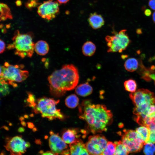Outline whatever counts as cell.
I'll return each instance as SVG.
<instances>
[{
	"mask_svg": "<svg viewBox=\"0 0 155 155\" xmlns=\"http://www.w3.org/2000/svg\"><path fill=\"white\" fill-rule=\"evenodd\" d=\"M79 108V118L86 122L88 129L94 134L106 131L112 121L113 114L104 105L94 104L85 100Z\"/></svg>",
	"mask_w": 155,
	"mask_h": 155,
	"instance_id": "obj_1",
	"label": "cell"
},
{
	"mask_svg": "<svg viewBox=\"0 0 155 155\" xmlns=\"http://www.w3.org/2000/svg\"><path fill=\"white\" fill-rule=\"evenodd\" d=\"M77 68L74 65H63L60 69L55 71L48 77L51 94L55 97L60 96L66 91L74 89L79 80Z\"/></svg>",
	"mask_w": 155,
	"mask_h": 155,
	"instance_id": "obj_2",
	"label": "cell"
},
{
	"mask_svg": "<svg viewBox=\"0 0 155 155\" xmlns=\"http://www.w3.org/2000/svg\"><path fill=\"white\" fill-rule=\"evenodd\" d=\"M12 40V44L8 45V49H15V54L22 58L26 56L30 57L32 56L35 44L33 42L31 34H20L18 30L15 32Z\"/></svg>",
	"mask_w": 155,
	"mask_h": 155,
	"instance_id": "obj_3",
	"label": "cell"
},
{
	"mask_svg": "<svg viewBox=\"0 0 155 155\" xmlns=\"http://www.w3.org/2000/svg\"><path fill=\"white\" fill-rule=\"evenodd\" d=\"M59 101V100L45 97L40 98L34 107V112L40 113L42 117L47 118L50 120L56 119H62L64 118V115L60 110L56 107Z\"/></svg>",
	"mask_w": 155,
	"mask_h": 155,
	"instance_id": "obj_4",
	"label": "cell"
},
{
	"mask_svg": "<svg viewBox=\"0 0 155 155\" xmlns=\"http://www.w3.org/2000/svg\"><path fill=\"white\" fill-rule=\"evenodd\" d=\"M23 65H12L5 62L4 66L0 67V79L3 80L8 84L16 87V82H21L28 78V72L21 69Z\"/></svg>",
	"mask_w": 155,
	"mask_h": 155,
	"instance_id": "obj_5",
	"label": "cell"
},
{
	"mask_svg": "<svg viewBox=\"0 0 155 155\" xmlns=\"http://www.w3.org/2000/svg\"><path fill=\"white\" fill-rule=\"evenodd\" d=\"M126 31L123 30L114 35L106 36L108 53H121L126 49L130 42Z\"/></svg>",
	"mask_w": 155,
	"mask_h": 155,
	"instance_id": "obj_6",
	"label": "cell"
},
{
	"mask_svg": "<svg viewBox=\"0 0 155 155\" xmlns=\"http://www.w3.org/2000/svg\"><path fill=\"white\" fill-rule=\"evenodd\" d=\"M108 142L105 137L101 134L90 136L85 144L91 155H102Z\"/></svg>",
	"mask_w": 155,
	"mask_h": 155,
	"instance_id": "obj_7",
	"label": "cell"
},
{
	"mask_svg": "<svg viewBox=\"0 0 155 155\" xmlns=\"http://www.w3.org/2000/svg\"><path fill=\"white\" fill-rule=\"evenodd\" d=\"M58 2L52 0L44 2L38 7V14L42 18L48 20L54 18L59 13Z\"/></svg>",
	"mask_w": 155,
	"mask_h": 155,
	"instance_id": "obj_8",
	"label": "cell"
},
{
	"mask_svg": "<svg viewBox=\"0 0 155 155\" xmlns=\"http://www.w3.org/2000/svg\"><path fill=\"white\" fill-rule=\"evenodd\" d=\"M50 136L49 138V145L51 151L54 155H65L70 154L69 150L64 141L57 133L53 131L50 132Z\"/></svg>",
	"mask_w": 155,
	"mask_h": 155,
	"instance_id": "obj_9",
	"label": "cell"
},
{
	"mask_svg": "<svg viewBox=\"0 0 155 155\" xmlns=\"http://www.w3.org/2000/svg\"><path fill=\"white\" fill-rule=\"evenodd\" d=\"M30 146L29 142H26L20 136H15L9 140L5 146L6 150L10 152L11 155H22Z\"/></svg>",
	"mask_w": 155,
	"mask_h": 155,
	"instance_id": "obj_10",
	"label": "cell"
},
{
	"mask_svg": "<svg viewBox=\"0 0 155 155\" xmlns=\"http://www.w3.org/2000/svg\"><path fill=\"white\" fill-rule=\"evenodd\" d=\"M121 135V141L129 153H136L140 152L145 144L143 140H129L123 135Z\"/></svg>",
	"mask_w": 155,
	"mask_h": 155,
	"instance_id": "obj_11",
	"label": "cell"
},
{
	"mask_svg": "<svg viewBox=\"0 0 155 155\" xmlns=\"http://www.w3.org/2000/svg\"><path fill=\"white\" fill-rule=\"evenodd\" d=\"M86 133L85 131L83 129L80 130L77 128L68 129L63 132L62 138L66 143L70 144L80 139L82 134L86 135Z\"/></svg>",
	"mask_w": 155,
	"mask_h": 155,
	"instance_id": "obj_12",
	"label": "cell"
},
{
	"mask_svg": "<svg viewBox=\"0 0 155 155\" xmlns=\"http://www.w3.org/2000/svg\"><path fill=\"white\" fill-rule=\"evenodd\" d=\"M70 155H91L87 150L85 144L80 139L69 145Z\"/></svg>",
	"mask_w": 155,
	"mask_h": 155,
	"instance_id": "obj_13",
	"label": "cell"
},
{
	"mask_svg": "<svg viewBox=\"0 0 155 155\" xmlns=\"http://www.w3.org/2000/svg\"><path fill=\"white\" fill-rule=\"evenodd\" d=\"M146 90L139 89L129 94V97L136 107L146 103L148 104L147 102L146 97Z\"/></svg>",
	"mask_w": 155,
	"mask_h": 155,
	"instance_id": "obj_14",
	"label": "cell"
},
{
	"mask_svg": "<svg viewBox=\"0 0 155 155\" xmlns=\"http://www.w3.org/2000/svg\"><path fill=\"white\" fill-rule=\"evenodd\" d=\"M88 21L90 25L94 29L101 28L104 24V21L102 16L96 12L90 14Z\"/></svg>",
	"mask_w": 155,
	"mask_h": 155,
	"instance_id": "obj_15",
	"label": "cell"
},
{
	"mask_svg": "<svg viewBox=\"0 0 155 155\" xmlns=\"http://www.w3.org/2000/svg\"><path fill=\"white\" fill-rule=\"evenodd\" d=\"M92 87L88 82L79 85L75 89L76 93L82 96H86L90 95L92 93Z\"/></svg>",
	"mask_w": 155,
	"mask_h": 155,
	"instance_id": "obj_16",
	"label": "cell"
},
{
	"mask_svg": "<svg viewBox=\"0 0 155 155\" xmlns=\"http://www.w3.org/2000/svg\"><path fill=\"white\" fill-rule=\"evenodd\" d=\"M34 49L38 54L44 55L48 53L49 49V46L46 41L42 40H39L35 44Z\"/></svg>",
	"mask_w": 155,
	"mask_h": 155,
	"instance_id": "obj_17",
	"label": "cell"
},
{
	"mask_svg": "<svg viewBox=\"0 0 155 155\" xmlns=\"http://www.w3.org/2000/svg\"><path fill=\"white\" fill-rule=\"evenodd\" d=\"M96 49V45L93 42L87 41L83 44L82 51L84 55L86 56L90 57L94 54Z\"/></svg>",
	"mask_w": 155,
	"mask_h": 155,
	"instance_id": "obj_18",
	"label": "cell"
},
{
	"mask_svg": "<svg viewBox=\"0 0 155 155\" xmlns=\"http://www.w3.org/2000/svg\"><path fill=\"white\" fill-rule=\"evenodd\" d=\"M138 62L137 60L134 58H130L125 62L124 66L128 71L133 72L136 70L138 68Z\"/></svg>",
	"mask_w": 155,
	"mask_h": 155,
	"instance_id": "obj_19",
	"label": "cell"
},
{
	"mask_svg": "<svg viewBox=\"0 0 155 155\" xmlns=\"http://www.w3.org/2000/svg\"><path fill=\"white\" fill-rule=\"evenodd\" d=\"M79 99L77 96L74 94H72L67 97L65 102L66 106L70 108H74L78 105Z\"/></svg>",
	"mask_w": 155,
	"mask_h": 155,
	"instance_id": "obj_20",
	"label": "cell"
},
{
	"mask_svg": "<svg viewBox=\"0 0 155 155\" xmlns=\"http://www.w3.org/2000/svg\"><path fill=\"white\" fill-rule=\"evenodd\" d=\"M0 12L1 20H4L7 18H12L10 9L6 5L3 3H1Z\"/></svg>",
	"mask_w": 155,
	"mask_h": 155,
	"instance_id": "obj_21",
	"label": "cell"
},
{
	"mask_svg": "<svg viewBox=\"0 0 155 155\" xmlns=\"http://www.w3.org/2000/svg\"><path fill=\"white\" fill-rule=\"evenodd\" d=\"M114 143L116 146L114 155H129V152L121 141H116Z\"/></svg>",
	"mask_w": 155,
	"mask_h": 155,
	"instance_id": "obj_22",
	"label": "cell"
},
{
	"mask_svg": "<svg viewBox=\"0 0 155 155\" xmlns=\"http://www.w3.org/2000/svg\"><path fill=\"white\" fill-rule=\"evenodd\" d=\"M136 131L140 135L145 143L148 140L150 132L148 128L146 126H142L136 129Z\"/></svg>",
	"mask_w": 155,
	"mask_h": 155,
	"instance_id": "obj_23",
	"label": "cell"
},
{
	"mask_svg": "<svg viewBox=\"0 0 155 155\" xmlns=\"http://www.w3.org/2000/svg\"><path fill=\"white\" fill-rule=\"evenodd\" d=\"M116 145L114 142H108L102 155H114Z\"/></svg>",
	"mask_w": 155,
	"mask_h": 155,
	"instance_id": "obj_24",
	"label": "cell"
},
{
	"mask_svg": "<svg viewBox=\"0 0 155 155\" xmlns=\"http://www.w3.org/2000/svg\"><path fill=\"white\" fill-rule=\"evenodd\" d=\"M124 86L127 91L134 92L136 91L137 85L136 82L134 80L129 79L125 82Z\"/></svg>",
	"mask_w": 155,
	"mask_h": 155,
	"instance_id": "obj_25",
	"label": "cell"
},
{
	"mask_svg": "<svg viewBox=\"0 0 155 155\" xmlns=\"http://www.w3.org/2000/svg\"><path fill=\"white\" fill-rule=\"evenodd\" d=\"M143 152L145 155H154L155 153V146L152 143H146L144 144Z\"/></svg>",
	"mask_w": 155,
	"mask_h": 155,
	"instance_id": "obj_26",
	"label": "cell"
},
{
	"mask_svg": "<svg viewBox=\"0 0 155 155\" xmlns=\"http://www.w3.org/2000/svg\"><path fill=\"white\" fill-rule=\"evenodd\" d=\"M0 85L1 96H4L9 94V90L8 84L4 80L0 79Z\"/></svg>",
	"mask_w": 155,
	"mask_h": 155,
	"instance_id": "obj_27",
	"label": "cell"
},
{
	"mask_svg": "<svg viewBox=\"0 0 155 155\" xmlns=\"http://www.w3.org/2000/svg\"><path fill=\"white\" fill-rule=\"evenodd\" d=\"M150 105L146 103L138 106L136 107L133 109V113L135 115L144 113L146 110Z\"/></svg>",
	"mask_w": 155,
	"mask_h": 155,
	"instance_id": "obj_28",
	"label": "cell"
},
{
	"mask_svg": "<svg viewBox=\"0 0 155 155\" xmlns=\"http://www.w3.org/2000/svg\"><path fill=\"white\" fill-rule=\"evenodd\" d=\"M155 112V105L153 104L150 105L146 110L143 113L148 117H150L151 115Z\"/></svg>",
	"mask_w": 155,
	"mask_h": 155,
	"instance_id": "obj_29",
	"label": "cell"
},
{
	"mask_svg": "<svg viewBox=\"0 0 155 155\" xmlns=\"http://www.w3.org/2000/svg\"><path fill=\"white\" fill-rule=\"evenodd\" d=\"M150 133L148 140L146 143H155V131H150Z\"/></svg>",
	"mask_w": 155,
	"mask_h": 155,
	"instance_id": "obj_30",
	"label": "cell"
},
{
	"mask_svg": "<svg viewBox=\"0 0 155 155\" xmlns=\"http://www.w3.org/2000/svg\"><path fill=\"white\" fill-rule=\"evenodd\" d=\"M0 51L1 54L3 53L5 51V44L3 41L0 39Z\"/></svg>",
	"mask_w": 155,
	"mask_h": 155,
	"instance_id": "obj_31",
	"label": "cell"
},
{
	"mask_svg": "<svg viewBox=\"0 0 155 155\" xmlns=\"http://www.w3.org/2000/svg\"><path fill=\"white\" fill-rule=\"evenodd\" d=\"M149 5L152 9L155 10V0H150Z\"/></svg>",
	"mask_w": 155,
	"mask_h": 155,
	"instance_id": "obj_32",
	"label": "cell"
},
{
	"mask_svg": "<svg viewBox=\"0 0 155 155\" xmlns=\"http://www.w3.org/2000/svg\"><path fill=\"white\" fill-rule=\"evenodd\" d=\"M147 127L150 131H155V123H152Z\"/></svg>",
	"mask_w": 155,
	"mask_h": 155,
	"instance_id": "obj_33",
	"label": "cell"
},
{
	"mask_svg": "<svg viewBox=\"0 0 155 155\" xmlns=\"http://www.w3.org/2000/svg\"><path fill=\"white\" fill-rule=\"evenodd\" d=\"M60 4H65L67 3L69 0H57Z\"/></svg>",
	"mask_w": 155,
	"mask_h": 155,
	"instance_id": "obj_34",
	"label": "cell"
},
{
	"mask_svg": "<svg viewBox=\"0 0 155 155\" xmlns=\"http://www.w3.org/2000/svg\"><path fill=\"white\" fill-rule=\"evenodd\" d=\"M41 155H54L51 152L47 151L42 154Z\"/></svg>",
	"mask_w": 155,
	"mask_h": 155,
	"instance_id": "obj_35",
	"label": "cell"
},
{
	"mask_svg": "<svg viewBox=\"0 0 155 155\" xmlns=\"http://www.w3.org/2000/svg\"><path fill=\"white\" fill-rule=\"evenodd\" d=\"M145 13L147 16H150L151 14V11L149 9H146L145 11Z\"/></svg>",
	"mask_w": 155,
	"mask_h": 155,
	"instance_id": "obj_36",
	"label": "cell"
},
{
	"mask_svg": "<svg viewBox=\"0 0 155 155\" xmlns=\"http://www.w3.org/2000/svg\"><path fill=\"white\" fill-rule=\"evenodd\" d=\"M16 4L17 6H20L22 5V2L20 0H18L16 2Z\"/></svg>",
	"mask_w": 155,
	"mask_h": 155,
	"instance_id": "obj_37",
	"label": "cell"
},
{
	"mask_svg": "<svg viewBox=\"0 0 155 155\" xmlns=\"http://www.w3.org/2000/svg\"><path fill=\"white\" fill-rule=\"evenodd\" d=\"M24 131V129L22 127H21L19 128L18 129V131L19 132H22Z\"/></svg>",
	"mask_w": 155,
	"mask_h": 155,
	"instance_id": "obj_38",
	"label": "cell"
},
{
	"mask_svg": "<svg viewBox=\"0 0 155 155\" xmlns=\"http://www.w3.org/2000/svg\"><path fill=\"white\" fill-rule=\"evenodd\" d=\"M28 126L29 127L32 128L33 127V125L31 123H28Z\"/></svg>",
	"mask_w": 155,
	"mask_h": 155,
	"instance_id": "obj_39",
	"label": "cell"
},
{
	"mask_svg": "<svg viewBox=\"0 0 155 155\" xmlns=\"http://www.w3.org/2000/svg\"><path fill=\"white\" fill-rule=\"evenodd\" d=\"M152 18L153 21L155 23V11L153 13L152 15Z\"/></svg>",
	"mask_w": 155,
	"mask_h": 155,
	"instance_id": "obj_40",
	"label": "cell"
},
{
	"mask_svg": "<svg viewBox=\"0 0 155 155\" xmlns=\"http://www.w3.org/2000/svg\"><path fill=\"white\" fill-rule=\"evenodd\" d=\"M150 117H154V123H155V112L152 114Z\"/></svg>",
	"mask_w": 155,
	"mask_h": 155,
	"instance_id": "obj_41",
	"label": "cell"
},
{
	"mask_svg": "<svg viewBox=\"0 0 155 155\" xmlns=\"http://www.w3.org/2000/svg\"><path fill=\"white\" fill-rule=\"evenodd\" d=\"M35 142L37 144H40L41 143L40 141L39 140H36Z\"/></svg>",
	"mask_w": 155,
	"mask_h": 155,
	"instance_id": "obj_42",
	"label": "cell"
},
{
	"mask_svg": "<svg viewBox=\"0 0 155 155\" xmlns=\"http://www.w3.org/2000/svg\"><path fill=\"white\" fill-rule=\"evenodd\" d=\"M123 124L121 123V124H120V125H119L120 127H123Z\"/></svg>",
	"mask_w": 155,
	"mask_h": 155,
	"instance_id": "obj_43",
	"label": "cell"
},
{
	"mask_svg": "<svg viewBox=\"0 0 155 155\" xmlns=\"http://www.w3.org/2000/svg\"><path fill=\"white\" fill-rule=\"evenodd\" d=\"M22 125L23 126H25V123L24 122H23V123H22Z\"/></svg>",
	"mask_w": 155,
	"mask_h": 155,
	"instance_id": "obj_44",
	"label": "cell"
},
{
	"mask_svg": "<svg viewBox=\"0 0 155 155\" xmlns=\"http://www.w3.org/2000/svg\"><path fill=\"white\" fill-rule=\"evenodd\" d=\"M5 155V153L3 152H2L1 153V154L0 155Z\"/></svg>",
	"mask_w": 155,
	"mask_h": 155,
	"instance_id": "obj_45",
	"label": "cell"
}]
</instances>
